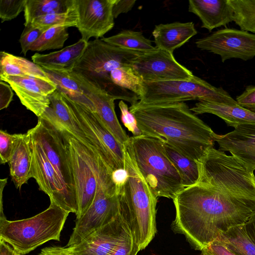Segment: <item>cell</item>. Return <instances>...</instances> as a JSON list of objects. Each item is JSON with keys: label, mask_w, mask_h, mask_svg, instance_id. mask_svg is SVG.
Returning <instances> with one entry per match:
<instances>
[{"label": "cell", "mask_w": 255, "mask_h": 255, "mask_svg": "<svg viewBox=\"0 0 255 255\" xmlns=\"http://www.w3.org/2000/svg\"><path fill=\"white\" fill-rule=\"evenodd\" d=\"M174 230L201 251L255 213V200L236 196L200 183L185 187L172 199Z\"/></svg>", "instance_id": "obj_1"}, {"label": "cell", "mask_w": 255, "mask_h": 255, "mask_svg": "<svg viewBox=\"0 0 255 255\" xmlns=\"http://www.w3.org/2000/svg\"><path fill=\"white\" fill-rule=\"evenodd\" d=\"M142 134L160 139L180 154L197 161L213 146L217 136L185 102L129 108Z\"/></svg>", "instance_id": "obj_2"}, {"label": "cell", "mask_w": 255, "mask_h": 255, "mask_svg": "<svg viewBox=\"0 0 255 255\" xmlns=\"http://www.w3.org/2000/svg\"><path fill=\"white\" fill-rule=\"evenodd\" d=\"M124 145L125 168L128 176L118 194L119 213L141 250L150 243L156 232L158 198L140 172L128 142Z\"/></svg>", "instance_id": "obj_3"}, {"label": "cell", "mask_w": 255, "mask_h": 255, "mask_svg": "<svg viewBox=\"0 0 255 255\" xmlns=\"http://www.w3.org/2000/svg\"><path fill=\"white\" fill-rule=\"evenodd\" d=\"M142 54L121 48L101 39H95L88 41L82 56L72 71L97 85L116 100L126 101L132 105L139 100L138 97L115 85L110 74L116 68L132 65L134 60Z\"/></svg>", "instance_id": "obj_4"}, {"label": "cell", "mask_w": 255, "mask_h": 255, "mask_svg": "<svg viewBox=\"0 0 255 255\" xmlns=\"http://www.w3.org/2000/svg\"><path fill=\"white\" fill-rule=\"evenodd\" d=\"M128 143L140 172L157 198L173 199L185 188L163 140L141 134L129 137Z\"/></svg>", "instance_id": "obj_5"}, {"label": "cell", "mask_w": 255, "mask_h": 255, "mask_svg": "<svg viewBox=\"0 0 255 255\" xmlns=\"http://www.w3.org/2000/svg\"><path fill=\"white\" fill-rule=\"evenodd\" d=\"M0 211V239L21 255L49 241H60L61 232L69 214L53 202L40 213L20 220L8 221L3 210Z\"/></svg>", "instance_id": "obj_6"}, {"label": "cell", "mask_w": 255, "mask_h": 255, "mask_svg": "<svg viewBox=\"0 0 255 255\" xmlns=\"http://www.w3.org/2000/svg\"><path fill=\"white\" fill-rule=\"evenodd\" d=\"M197 183L205 184L241 198L255 200V176L252 169L233 155L211 146L196 161Z\"/></svg>", "instance_id": "obj_7"}, {"label": "cell", "mask_w": 255, "mask_h": 255, "mask_svg": "<svg viewBox=\"0 0 255 255\" xmlns=\"http://www.w3.org/2000/svg\"><path fill=\"white\" fill-rule=\"evenodd\" d=\"M192 100L238 105L236 100L222 88L213 86L194 76L190 81L143 82V94L132 105L142 106Z\"/></svg>", "instance_id": "obj_8"}, {"label": "cell", "mask_w": 255, "mask_h": 255, "mask_svg": "<svg viewBox=\"0 0 255 255\" xmlns=\"http://www.w3.org/2000/svg\"><path fill=\"white\" fill-rule=\"evenodd\" d=\"M98 162V180L94 199L85 213L76 219L67 247L78 244L119 214V197L112 179V171L99 156Z\"/></svg>", "instance_id": "obj_9"}, {"label": "cell", "mask_w": 255, "mask_h": 255, "mask_svg": "<svg viewBox=\"0 0 255 255\" xmlns=\"http://www.w3.org/2000/svg\"><path fill=\"white\" fill-rule=\"evenodd\" d=\"M61 132L67 145L72 169L78 206V219L90 207L96 195L99 155L67 132Z\"/></svg>", "instance_id": "obj_10"}, {"label": "cell", "mask_w": 255, "mask_h": 255, "mask_svg": "<svg viewBox=\"0 0 255 255\" xmlns=\"http://www.w3.org/2000/svg\"><path fill=\"white\" fill-rule=\"evenodd\" d=\"M61 93L79 125L104 162L112 171L125 168L124 145L119 142L103 126L95 112Z\"/></svg>", "instance_id": "obj_11"}, {"label": "cell", "mask_w": 255, "mask_h": 255, "mask_svg": "<svg viewBox=\"0 0 255 255\" xmlns=\"http://www.w3.org/2000/svg\"><path fill=\"white\" fill-rule=\"evenodd\" d=\"M28 131L40 144L67 192L77 203L72 167L61 132L41 118H38L36 125Z\"/></svg>", "instance_id": "obj_12"}, {"label": "cell", "mask_w": 255, "mask_h": 255, "mask_svg": "<svg viewBox=\"0 0 255 255\" xmlns=\"http://www.w3.org/2000/svg\"><path fill=\"white\" fill-rule=\"evenodd\" d=\"M31 137L32 149V178L35 179L40 190L49 196L50 202L55 203L69 213H73L76 215L78 212L77 203L67 192L40 144L31 135Z\"/></svg>", "instance_id": "obj_13"}, {"label": "cell", "mask_w": 255, "mask_h": 255, "mask_svg": "<svg viewBox=\"0 0 255 255\" xmlns=\"http://www.w3.org/2000/svg\"><path fill=\"white\" fill-rule=\"evenodd\" d=\"M197 48L220 56L223 62L232 58L247 61L255 56V34L224 28L197 39Z\"/></svg>", "instance_id": "obj_14"}, {"label": "cell", "mask_w": 255, "mask_h": 255, "mask_svg": "<svg viewBox=\"0 0 255 255\" xmlns=\"http://www.w3.org/2000/svg\"><path fill=\"white\" fill-rule=\"evenodd\" d=\"M132 66L144 82L190 81L195 76L172 53L157 48L137 57Z\"/></svg>", "instance_id": "obj_15"}, {"label": "cell", "mask_w": 255, "mask_h": 255, "mask_svg": "<svg viewBox=\"0 0 255 255\" xmlns=\"http://www.w3.org/2000/svg\"><path fill=\"white\" fill-rule=\"evenodd\" d=\"M116 0H74L81 38L89 41L103 37L114 26L113 7Z\"/></svg>", "instance_id": "obj_16"}, {"label": "cell", "mask_w": 255, "mask_h": 255, "mask_svg": "<svg viewBox=\"0 0 255 255\" xmlns=\"http://www.w3.org/2000/svg\"><path fill=\"white\" fill-rule=\"evenodd\" d=\"M78 83L84 94L93 103L98 119L121 144L127 143L129 137L121 125L115 110L116 99L100 87L82 76L69 72Z\"/></svg>", "instance_id": "obj_17"}, {"label": "cell", "mask_w": 255, "mask_h": 255, "mask_svg": "<svg viewBox=\"0 0 255 255\" xmlns=\"http://www.w3.org/2000/svg\"><path fill=\"white\" fill-rule=\"evenodd\" d=\"M0 80L8 83L21 103L38 118L49 107V96L57 89L52 80L36 78L7 76Z\"/></svg>", "instance_id": "obj_18"}, {"label": "cell", "mask_w": 255, "mask_h": 255, "mask_svg": "<svg viewBox=\"0 0 255 255\" xmlns=\"http://www.w3.org/2000/svg\"><path fill=\"white\" fill-rule=\"evenodd\" d=\"M128 228L120 213L113 221L89 235L78 244L69 247L74 255H109Z\"/></svg>", "instance_id": "obj_19"}, {"label": "cell", "mask_w": 255, "mask_h": 255, "mask_svg": "<svg viewBox=\"0 0 255 255\" xmlns=\"http://www.w3.org/2000/svg\"><path fill=\"white\" fill-rule=\"evenodd\" d=\"M234 130L215 138L222 151H229L244 164L255 170V125L238 126Z\"/></svg>", "instance_id": "obj_20"}, {"label": "cell", "mask_w": 255, "mask_h": 255, "mask_svg": "<svg viewBox=\"0 0 255 255\" xmlns=\"http://www.w3.org/2000/svg\"><path fill=\"white\" fill-rule=\"evenodd\" d=\"M49 107L38 118L48 122L59 131L67 132L97 153L72 114L61 92L57 89L49 96Z\"/></svg>", "instance_id": "obj_21"}, {"label": "cell", "mask_w": 255, "mask_h": 255, "mask_svg": "<svg viewBox=\"0 0 255 255\" xmlns=\"http://www.w3.org/2000/svg\"><path fill=\"white\" fill-rule=\"evenodd\" d=\"M188 11L197 15L202 28L211 31L233 21V13L229 0H189Z\"/></svg>", "instance_id": "obj_22"}, {"label": "cell", "mask_w": 255, "mask_h": 255, "mask_svg": "<svg viewBox=\"0 0 255 255\" xmlns=\"http://www.w3.org/2000/svg\"><path fill=\"white\" fill-rule=\"evenodd\" d=\"M32 149L31 137L28 131L16 134L14 148L8 162L10 175L16 189L32 178Z\"/></svg>", "instance_id": "obj_23"}, {"label": "cell", "mask_w": 255, "mask_h": 255, "mask_svg": "<svg viewBox=\"0 0 255 255\" xmlns=\"http://www.w3.org/2000/svg\"><path fill=\"white\" fill-rule=\"evenodd\" d=\"M88 42L81 38L59 51L44 54L35 53L31 56V59L33 62L48 70L71 72L82 56Z\"/></svg>", "instance_id": "obj_24"}, {"label": "cell", "mask_w": 255, "mask_h": 255, "mask_svg": "<svg viewBox=\"0 0 255 255\" xmlns=\"http://www.w3.org/2000/svg\"><path fill=\"white\" fill-rule=\"evenodd\" d=\"M197 33L193 22L176 21L155 25L152 34L156 48L173 54Z\"/></svg>", "instance_id": "obj_25"}, {"label": "cell", "mask_w": 255, "mask_h": 255, "mask_svg": "<svg viewBox=\"0 0 255 255\" xmlns=\"http://www.w3.org/2000/svg\"><path fill=\"white\" fill-rule=\"evenodd\" d=\"M190 109L195 115L205 113L215 115L223 119L228 126L234 128L242 125H255V112L239 105L200 101Z\"/></svg>", "instance_id": "obj_26"}, {"label": "cell", "mask_w": 255, "mask_h": 255, "mask_svg": "<svg viewBox=\"0 0 255 255\" xmlns=\"http://www.w3.org/2000/svg\"><path fill=\"white\" fill-rule=\"evenodd\" d=\"M7 76L51 80L43 68L37 64L24 58L1 51L0 53V78Z\"/></svg>", "instance_id": "obj_27"}, {"label": "cell", "mask_w": 255, "mask_h": 255, "mask_svg": "<svg viewBox=\"0 0 255 255\" xmlns=\"http://www.w3.org/2000/svg\"><path fill=\"white\" fill-rule=\"evenodd\" d=\"M73 4L74 0H26L24 25H28L39 17L66 12Z\"/></svg>", "instance_id": "obj_28"}, {"label": "cell", "mask_w": 255, "mask_h": 255, "mask_svg": "<svg viewBox=\"0 0 255 255\" xmlns=\"http://www.w3.org/2000/svg\"><path fill=\"white\" fill-rule=\"evenodd\" d=\"M101 39L111 45L122 49L135 51L143 53L155 50L152 42L140 31L124 30L119 33Z\"/></svg>", "instance_id": "obj_29"}, {"label": "cell", "mask_w": 255, "mask_h": 255, "mask_svg": "<svg viewBox=\"0 0 255 255\" xmlns=\"http://www.w3.org/2000/svg\"><path fill=\"white\" fill-rule=\"evenodd\" d=\"M216 240L238 255H255V245L247 235L243 225L232 228L221 233Z\"/></svg>", "instance_id": "obj_30"}, {"label": "cell", "mask_w": 255, "mask_h": 255, "mask_svg": "<svg viewBox=\"0 0 255 255\" xmlns=\"http://www.w3.org/2000/svg\"><path fill=\"white\" fill-rule=\"evenodd\" d=\"M113 83L129 91L139 98L143 92V80L132 65H125L114 69L110 74Z\"/></svg>", "instance_id": "obj_31"}, {"label": "cell", "mask_w": 255, "mask_h": 255, "mask_svg": "<svg viewBox=\"0 0 255 255\" xmlns=\"http://www.w3.org/2000/svg\"><path fill=\"white\" fill-rule=\"evenodd\" d=\"M233 21L240 30L255 34V0H229Z\"/></svg>", "instance_id": "obj_32"}, {"label": "cell", "mask_w": 255, "mask_h": 255, "mask_svg": "<svg viewBox=\"0 0 255 255\" xmlns=\"http://www.w3.org/2000/svg\"><path fill=\"white\" fill-rule=\"evenodd\" d=\"M167 155L178 169L182 184L186 187L196 184L199 178V171L196 162L180 154L164 143Z\"/></svg>", "instance_id": "obj_33"}, {"label": "cell", "mask_w": 255, "mask_h": 255, "mask_svg": "<svg viewBox=\"0 0 255 255\" xmlns=\"http://www.w3.org/2000/svg\"><path fill=\"white\" fill-rule=\"evenodd\" d=\"M44 70L48 77L53 81L58 90L69 97L82 103L89 101V99L84 94L78 83L68 72H57Z\"/></svg>", "instance_id": "obj_34"}, {"label": "cell", "mask_w": 255, "mask_h": 255, "mask_svg": "<svg viewBox=\"0 0 255 255\" xmlns=\"http://www.w3.org/2000/svg\"><path fill=\"white\" fill-rule=\"evenodd\" d=\"M67 28L63 26L50 27L41 34L30 48L32 51L61 49L69 37Z\"/></svg>", "instance_id": "obj_35"}, {"label": "cell", "mask_w": 255, "mask_h": 255, "mask_svg": "<svg viewBox=\"0 0 255 255\" xmlns=\"http://www.w3.org/2000/svg\"><path fill=\"white\" fill-rule=\"evenodd\" d=\"M77 23L78 15L74 2L73 5L67 11L36 18L28 25L46 30L58 26H63L67 28L76 27Z\"/></svg>", "instance_id": "obj_36"}, {"label": "cell", "mask_w": 255, "mask_h": 255, "mask_svg": "<svg viewBox=\"0 0 255 255\" xmlns=\"http://www.w3.org/2000/svg\"><path fill=\"white\" fill-rule=\"evenodd\" d=\"M26 0H0L1 22L11 20L24 10Z\"/></svg>", "instance_id": "obj_37"}, {"label": "cell", "mask_w": 255, "mask_h": 255, "mask_svg": "<svg viewBox=\"0 0 255 255\" xmlns=\"http://www.w3.org/2000/svg\"><path fill=\"white\" fill-rule=\"evenodd\" d=\"M140 251L128 227L117 246L109 255H137Z\"/></svg>", "instance_id": "obj_38"}, {"label": "cell", "mask_w": 255, "mask_h": 255, "mask_svg": "<svg viewBox=\"0 0 255 255\" xmlns=\"http://www.w3.org/2000/svg\"><path fill=\"white\" fill-rule=\"evenodd\" d=\"M19 40L21 53L26 55L32 45L40 37L41 34L44 32L45 29L38 27H33L31 25L24 26Z\"/></svg>", "instance_id": "obj_39"}, {"label": "cell", "mask_w": 255, "mask_h": 255, "mask_svg": "<svg viewBox=\"0 0 255 255\" xmlns=\"http://www.w3.org/2000/svg\"><path fill=\"white\" fill-rule=\"evenodd\" d=\"M16 134H10L5 130H0V162L8 163L12 154Z\"/></svg>", "instance_id": "obj_40"}, {"label": "cell", "mask_w": 255, "mask_h": 255, "mask_svg": "<svg viewBox=\"0 0 255 255\" xmlns=\"http://www.w3.org/2000/svg\"><path fill=\"white\" fill-rule=\"evenodd\" d=\"M119 107L121 113V120L124 126L130 131L133 136H139L142 133L138 128L136 119L132 114L128 106L123 100L119 103Z\"/></svg>", "instance_id": "obj_41"}, {"label": "cell", "mask_w": 255, "mask_h": 255, "mask_svg": "<svg viewBox=\"0 0 255 255\" xmlns=\"http://www.w3.org/2000/svg\"><path fill=\"white\" fill-rule=\"evenodd\" d=\"M238 104L251 111L255 112V86H248L245 90L237 96Z\"/></svg>", "instance_id": "obj_42"}, {"label": "cell", "mask_w": 255, "mask_h": 255, "mask_svg": "<svg viewBox=\"0 0 255 255\" xmlns=\"http://www.w3.org/2000/svg\"><path fill=\"white\" fill-rule=\"evenodd\" d=\"M200 255H238L217 240L202 249Z\"/></svg>", "instance_id": "obj_43"}, {"label": "cell", "mask_w": 255, "mask_h": 255, "mask_svg": "<svg viewBox=\"0 0 255 255\" xmlns=\"http://www.w3.org/2000/svg\"><path fill=\"white\" fill-rule=\"evenodd\" d=\"M13 93L6 82L0 81V110L7 108L12 101Z\"/></svg>", "instance_id": "obj_44"}, {"label": "cell", "mask_w": 255, "mask_h": 255, "mask_svg": "<svg viewBox=\"0 0 255 255\" xmlns=\"http://www.w3.org/2000/svg\"><path fill=\"white\" fill-rule=\"evenodd\" d=\"M128 173L126 168H119L114 170L112 173V179L114 183L117 194L118 195L121 189L126 183Z\"/></svg>", "instance_id": "obj_45"}, {"label": "cell", "mask_w": 255, "mask_h": 255, "mask_svg": "<svg viewBox=\"0 0 255 255\" xmlns=\"http://www.w3.org/2000/svg\"><path fill=\"white\" fill-rule=\"evenodd\" d=\"M135 0H116L113 7V14L114 18H117L120 14L127 13L133 7Z\"/></svg>", "instance_id": "obj_46"}, {"label": "cell", "mask_w": 255, "mask_h": 255, "mask_svg": "<svg viewBox=\"0 0 255 255\" xmlns=\"http://www.w3.org/2000/svg\"><path fill=\"white\" fill-rule=\"evenodd\" d=\"M39 255H74L70 252L69 248L61 247H46L41 250Z\"/></svg>", "instance_id": "obj_47"}, {"label": "cell", "mask_w": 255, "mask_h": 255, "mask_svg": "<svg viewBox=\"0 0 255 255\" xmlns=\"http://www.w3.org/2000/svg\"><path fill=\"white\" fill-rule=\"evenodd\" d=\"M243 227L247 235L255 245V213L243 225Z\"/></svg>", "instance_id": "obj_48"}, {"label": "cell", "mask_w": 255, "mask_h": 255, "mask_svg": "<svg viewBox=\"0 0 255 255\" xmlns=\"http://www.w3.org/2000/svg\"><path fill=\"white\" fill-rule=\"evenodd\" d=\"M16 251L9 244L0 239V255H18Z\"/></svg>", "instance_id": "obj_49"}, {"label": "cell", "mask_w": 255, "mask_h": 255, "mask_svg": "<svg viewBox=\"0 0 255 255\" xmlns=\"http://www.w3.org/2000/svg\"><path fill=\"white\" fill-rule=\"evenodd\" d=\"M18 255H19V254H18Z\"/></svg>", "instance_id": "obj_50"}]
</instances>
